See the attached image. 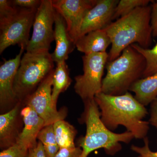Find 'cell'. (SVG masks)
Listing matches in <instances>:
<instances>
[{
  "label": "cell",
  "mask_w": 157,
  "mask_h": 157,
  "mask_svg": "<svg viewBox=\"0 0 157 157\" xmlns=\"http://www.w3.org/2000/svg\"><path fill=\"white\" fill-rule=\"evenodd\" d=\"M17 9V7L13 6L11 1L0 0V22L11 17Z\"/></svg>",
  "instance_id": "obj_24"
},
{
  "label": "cell",
  "mask_w": 157,
  "mask_h": 157,
  "mask_svg": "<svg viewBox=\"0 0 157 157\" xmlns=\"http://www.w3.org/2000/svg\"><path fill=\"white\" fill-rule=\"evenodd\" d=\"M54 18V37L56 46L51 55L54 62L58 64L66 62L69 58V55L76 48V45L68 33L64 19L55 9Z\"/></svg>",
  "instance_id": "obj_15"
},
{
  "label": "cell",
  "mask_w": 157,
  "mask_h": 157,
  "mask_svg": "<svg viewBox=\"0 0 157 157\" xmlns=\"http://www.w3.org/2000/svg\"><path fill=\"white\" fill-rule=\"evenodd\" d=\"M22 102L11 110L0 115V147L2 150L17 143L24 127L21 113Z\"/></svg>",
  "instance_id": "obj_13"
},
{
  "label": "cell",
  "mask_w": 157,
  "mask_h": 157,
  "mask_svg": "<svg viewBox=\"0 0 157 157\" xmlns=\"http://www.w3.org/2000/svg\"><path fill=\"white\" fill-rule=\"evenodd\" d=\"M82 149L80 147L72 148H60L54 157H81Z\"/></svg>",
  "instance_id": "obj_25"
},
{
  "label": "cell",
  "mask_w": 157,
  "mask_h": 157,
  "mask_svg": "<svg viewBox=\"0 0 157 157\" xmlns=\"http://www.w3.org/2000/svg\"><path fill=\"white\" fill-rule=\"evenodd\" d=\"M29 157H46L43 145L40 141L29 150Z\"/></svg>",
  "instance_id": "obj_29"
},
{
  "label": "cell",
  "mask_w": 157,
  "mask_h": 157,
  "mask_svg": "<svg viewBox=\"0 0 157 157\" xmlns=\"http://www.w3.org/2000/svg\"><path fill=\"white\" fill-rule=\"evenodd\" d=\"M13 6L19 8L28 9H38L42 0H14L11 1Z\"/></svg>",
  "instance_id": "obj_26"
},
{
  "label": "cell",
  "mask_w": 157,
  "mask_h": 157,
  "mask_svg": "<svg viewBox=\"0 0 157 157\" xmlns=\"http://www.w3.org/2000/svg\"><path fill=\"white\" fill-rule=\"evenodd\" d=\"M94 100L101 110V121L109 130L114 131L122 125L136 139L147 137L150 123L143 119L148 112L131 93L112 96L101 92L96 95Z\"/></svg>",
  "instance_id": "obj_1"
},
{
  "label": "cell",
  "mask_w": 157,
  "mask_h": 157,
  "mask_svg": "<svg viewBox=\"0 0 157 157\" xmlns=\"http://www.w3.org/2000/svg\"><path fill=\"white\" fill-rule=\"evenodd\" d=\"M107 52L84 54L82 57L83 73L75 76V92L83 101L94 99L102 92L104 70L108 61Z\"/></svg>",
  "instance_id": "obj_6"
},
{
  "label": "cell",
  "mask_w": 157,
  "mask_h": 157,
  "mask_svg": "<svg viewBox=\"0 0 157 157\" xmlns=\"http://www.w3.org/2000/svg\"><path fill=\"white\" fill-rule=\"evenodd\" d=\"M24 123L17 143L29 150L36 145L37 137L45 127V122L32 107L23 105L21 111Z\"/></svg>",
  "instance_id": "obj_14"
},
{
  "label": "cell",
  "mask_w": 157,
  "mask_h": 157,
  "mask_svg": "<svg viewBox=\"0 0 157 157\" xmlns=\"http://www.w3.org/2000/svg\"><path fill=\"white\" fill-rule=\"evenodd\" d=\"M146 67L144 57L132 45L129 46L117 58L107 62L102 93L112 96L125 94L132 85L143 78Z\"/></svg>",
  "instance_id": "obj_4"
},
{
  "label": "cell",
  "mask_w": 157,
  "mask_h": 157,
  "mask_svg": "<svg viewBox=\"0 0 157 157\" xmlns=\"http://www.w3.org/2000/svg\"><path fill=\"white\" fill-rule=\"evenodd\" d=\"M29 150L16 143L13 146L3 150L0 157H29Z\"/></svg>",
  "instance_id": "obj_23"
},
{
  "label": "cell",
  "mask_w": 157,
  "mask_h": 157,
  "mask_svg": "<svg viewBox=\"0 0 157 157\" xmlns=\"http://www.w3.org/2000/svg\"><path fill=\"white\" fill-rule=\"evenodd\" d=\"M151 6V25L153 38L157 39V1H153Z\"/></svg>",
  "instance_id": "obj_27"
},
{
  "label": "cell",
  "mask_w": 157,
  "mask_h": 157,
  "mask_svg": "<svg viewBox=\"0 0 157 157\" xmlns=\"http://www.w3.org/2000/svg\"><path fill=\"white\" fill-rule=\"evenodd\" d=\"M54 132L57 143L60 148L75 147V139L77 131L75 127L64 120L53 124Z\"/></svg>",
  "instance_id": "obj_19"
},
{
  "label": "cell",
  "mask_w": 157,
  "mask_h": 157,
  "mask_svg": "<svg viewBox=\"0 0 157 157\" xmlns=\"http://www.w3.org/2000/svg\"><path fill=\"white\" fill-rule=\"evenodd\" d=\"M37 139L42 143L46 157H54L60 147L56 139L53 124L44 127L39 132Z\"/></svg>",
  "instance_id": "obj_20"
},
{
  "label": "cell",
  "mask_w": 157,
  "mask_h": 157,
  "mask_svg": "<svg viewBox=\"0 0 157 157\" xmlns=\"http://www.w3.org/2000/svg\"><path fill=\"white\" fill-rule=\"evenodd\" d=\"M84 109L79 121L86 125V133L79 138L78 146L82 149L81 157L104 148L107 155L113 156L122 149L121 142L129 144L135 138L131 132L115 133L107 128L102 121L101 113L94 99L83 101Z\"/></svg>",
  "instance_id": "obj_3"
},
{
  "label": "cell",
  "mask_w": 157,
  "mask_h": 157,
  "mask_svg": "<svg viewBox=\"0 0 157 157\" xmlns=\"http://www.w3.org/2000/svg\"><path fill=\"white\" fill-rule=\"evenodd\" d=\"M131 148L133 151L139 155V156L137 157H152L147 151L146 147L144 145L142 147H140L135 145H132Z\"/></svg>",
  "instance_id": "obj_30"
},
{
  "label": "cell",
  "mask_w": 157,
  "mask_h": 157,
  "mask_svg": "<svg viewBox=\"0 0 157 157\" xmlns=\"http://www.w3.org/2000/svg\"><path fill=\"white\" fill-rule=\"evenodd\" d=\"M153 2L150 0H121L116 7L113 20L123 17L138 7L149 6Z\"/></svg>",
  "instance_id": "obj_22"
},
{
  "label": "cell",
  "mask_w": 157,
  "mask_h": 157,
  "mask_svg": "<svg viewBox=\"0 0 157 157\" xmlns=\"http://www.w3.org/2000/svg\"><path fill=\"white\" fill-rule=\"evenodd\" d=\"M98 0H52L54 9L64 19L70 37L76 44L83 19Z\"/></svg>",
  "instance_id": "obj_10"
},
{
  "label": "cell",
  "mask_w": 157,
  "mask_h": 157,
  "mask_svg": "<svg viewBox=\"0 0 157 157\" xmlns=\"http://www.w3.org/2000/svg\"><path fill=\"white\" fill-rule=\"evenodd\" d=\"M38 9L17 7V11L13 15L0 22L1 54L11 45H17L20 48L23 47L26 49Z\"/></svg>",
  "instance_id": "obj_7"
},
{
  "label": "cell",
  "mask_w": 157,
  "mask_h": 157,
  "mask_svg": "<svg viewBox=\"0 0 157 157\" xmlns=\"http://www.w3.org/2000/svg\"><path fill=\"white\" fill-rule=\"evenodd\" d=\"M54 70L44 78L37 89L22 102L23 105L32 107L42 118L45 122V127L64 120L67 114V110L65 108L58 110L52 104V87Z\"/></svg>",
  "instance_id": "obj_9"
},
{
  "label": "cell",
  "mask_w": 157,
  "mask_h": 157,
  "mask_svg": "<svg viewBox=\"0 0 157 157\" xmlns=\"http://www.w3.org/2000/svg\"><path fill=\"white\" fill-rule=\"evenodd\" d=\"M54 61L49 51L24 54L13 84L18 101L22 102L32 94L54 70Z\"/></svg>",
  "instance_id": "obj_5"
},
{
  "label": "cell",
  "mask_w": 157,
  "mask_h": 157,
  "mask_svg": "<svg viewBox=\"0 0 157 157\" xmlns=\"http://www.w3.org/2000/svg\"><path fill=\"white\" fill-rule=\"evenodd\" d=\"M54 15L52 0H42L35 16L33 30L26 48V52L36 53L49 51L51 44L54 40Z\"/></svg>",
  "instance_id": "obj_8"
},
{
  "label": "cell",
  "mask_w": 157,
  "mask_h": 157,
  "mask_svg": "<svg viewBox=\"0 0 157 157\" xmlns=\"http://www.w3.org/2000/svg\"><path fill=\"white\" fill-rule=\"evenodd\" d=\"M25 48H21L14 59L5 60L0 67V110L1 114L11 110L19 102L13 88L14 78Z\"/></svg>",
  "instance_id": "obj_11"
},
{
  "label": "cell",
  "mask_w": 157,
  "mask_h": 157,
  "mask_svg": "<svg viewBox=\"0 0 157 157\" xmlns=\"http://www.w3.org/2000/svg\"><path fill=\"white\" fill-rule=\"evenodd\" d=\"M150 114L148 122L157 130V98L150 104Z\"/></svg>",
  "instance_id": "obj_28"
},
{
  "label": "cell",
  "mask_w": 157,
  "mask_h": 157,
  "mask_svg": "<svg viewBox=\"0 0 157 157\" xmlns=\"http://www.w3.org/2000/svg\"><path fill=\"white\" fill-rule=\"evenodd\" d=\"M139 52L146 60V67L144 73L143 78L151 76L157 73V43L151 48H144L134 44L131 45Z\"/></svg>",
  "instance_id": "obj_21"
},
{
  "label": "cell",
  "mask_w": 157,
  "mask_h": 157,
  "mask_svg": "<svg viewBox=\"0 0 157 157\" xmlns=\"http://www.w3.org/2000/svg\"><path fill=\"white\" fill-rule=\"evenodd\" d=\"M129 91L135 93V99L143 106L151 104L157 98V73L137 80Z\"/></svg>",
  "instance_id": "obj_17"
},
{
  "label": "cell",
  "mask_w": 157,
  "mask_h": 157,
  "mask_svg": "<svg viewBox=\"0 0 157 157\" xmlns=\"http://www.w3.org/2000/svg\"><path fill=\"white\" fill-rule=\"evenodd\" d=\"M110 38L104 29L92 31L79 37L76 42V48L84 54L107 52L111 45Z\"/></svg>",
  "instance_id": "obj_16"
},
{
  "label": "cell",
  "mask_w": 157,
  "mask_h": 157,
  "mask_svg": "<svg viewBox=\"0 0 157 157\" xmlns=\"http://www.w3.org/2000/svg\"><path fill=\"white\" fill-rule=\"evenodd\" d=\"M151 6L138 7L111 22L104 29L111 42L108 61L118 57L123 51L133 44L150 48L152 43L151 25Z\"/></svg>",
  "instance_id": "obj_2"
},
{
  "label": "cell",
  "mask_w": 157,
  "mask_h": 157,
  "mask_svg": "<svg viewBox=\"0 0 157 157\" xmlns=\"http://www.w3.org/2000/svg\"><path fill=\"white\" fill-rule=\"evenodd\" d=\"M119 2L118 0H98L95 6L83 19L78 39L92 31L104 29L110 24Z\"/></svg>",
  "instance_id": "obj_12"
},
{
  "label": "cell",
  "mask_w": 157,
  "mask_h": 157,
  "mask_svg": "<svg viewBox=\"0 0 157 157\" xmlns=\"http://www.w3.org/2000/svg\"><path fill=\"white\" fill-rule=\"evenodd\" d=\"M72 82L70 76V71L66 62L57 64L52 78V102L54 107L56 108L59 95L61 93L67 90Z\"/></svg>",
  "instance_id": "obj_18"
},
{
  "label": "cell",
  "mask_w": 157,
  "mask_h": 157,
  "mask_svg": "<svg viewBox=\"0 0 157 157\" xmlns=\"http://www.w3.org/2000/svg\"><path fill=\"white\" fill-rule=\"evenodd\" d=\"M144 146L146 147L147 151L149 154L152 157H157V151L155 152L152 151L149 147V141L147 137H145L144 139Z\"/></svg>",
  "instance_id": "obj_31"
}]
</instances>
